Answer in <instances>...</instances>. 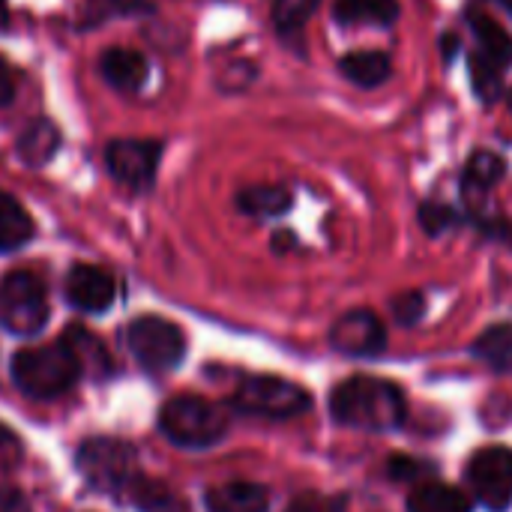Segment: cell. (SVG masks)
<instances>
[{"label":"cell","mask_w":512,"mask_h":512,"mask_svg":"<svg viewBox=\"0 0 512 512\" xmlns=\"http://www.w3.org/2000/svg\"><path fill=\"white\" fill-rule=\"evenodd\" d=\"M330 411L339 423L363 432H393L405 420V396L381 378H351L336 387Z\"/></svg>","instance_id":"1"},{"label":"cell","mask_w":512,"mask_h":512,"mask_svg":"<svg viewBox=\"0 0 512 512\" xmlns=\"http://www.w3.org/2000/svg\"><path fill=\"white\" fill-rule=\"evenodd\" d=\"M81 375L78 357L60 342L45 348H24L12 357V381L33 399H57Z\"/></svg>","instance_id":"2"},{"label":"cell","mask_w":512,"mask_h":512,"mask_svg":"<svg viewBox=\"0 0 512 512\" xmlns=\"http://www.w3.org/2000/svg\"><path fill=\"white\" fill-rule=\"evenodd\" d=\"M159 426L177 447H210L228 432L225 414L198 396H177L165 402L159 411Z\"/></svg>","instance_id":"3"},{"label":"cell","mask_w":512,"mask_h":512,"mask_svg":"<svg viewBox=\"0 0 512 512\" xmlns=\"http://www.w3.org/2000/svg\"><path fill=\"white\" fill-rule=\"evenodd\" d=\"M48 321V291L39 276L15 270L0 282V324L15 336H36Z\"/></svg>","instance_id":"4"},{"label":"cell","mask_w":512,"mask_h":512,"mask_svg":"<svg viewBox=\"0 0 512 512\" xmlns=\"http://www.w3.org/2000/svg\"><path fill=\"white\" fill-rule=\"evenodd\" d=\"M126 342H129V351L135 354V360L150 372H168V369L180 366L186 357L183 330L159 315L135 318L126 330Z\"/></svg>","instance_id":"5"},{"label":"cell","mask_w":512,"mask_h":512,"mask_svg":"<svg viewBox=\"0 0 512 512\" xmlns=\"http://www.w3.org/2000/svg\"><path fill=\"white\" fill-rule=\"evenodd\" d=\"M234 405L243 414H258V417H270V420H288L303 414L312 399L303 387L282 381V378H270V375H255L246 378L237 393H234Z\"/></svg>","instance_id":"6"},{"label":"cell","mask_w":512,"mask_h":512,"mask_svg":"<svg viewBox=\"0 0 512 512\" xmlns=\"http://www.w3.org/2000/svg\"><path fill=\"white\" fill-rule=\"evenodd\" d=\"M78 471L99 492H126V486L138 477L132 447L111 438L87 441L78 450Z\"/></svg>","instance_id":"7"},{"label":"cell","mask_w":512,"mask_h":512,"mask_svg":"<svg viewBox=\"0 0 512 512\" xmlns=\"http://www.w3.org/2000/svg\"><path fill=\"white\" fill-rule=\"evenodd\" d=\"M468 483L477 501L492 512H504L512 504V453L504 447L480 450L468 465Z\"/></svg>","instance_id":"8"},{"label":"cell","mask_w":512,"mask_h":512,"mask_svg":"<svg viewBox=\"0 0 512 512\" xmlns=\"http://www.w3.org/2000/svg\"><path fill=\"white\" fill-rule=\"evenodd\" d=\"M159 156H162V147L156 141H135V138L111 141L105 150L111 177H117L120 183H126L132 189H144L153 183Z\"/></svg>","instance_id":"9"},{"label":"cell","mask_w":512,"mask_h":512,"mask_svg":"<svg viewBox=\"0 0 512 512\" xmlns=\"http://www.w3.org/2000/svg\"><path fill=\"white\" fill-rule=\"evenodd\" d=\"M330 342L336 345V351L351 354V357H372L384 348L387 333L384 324L378 321V315L366 312V309H354L348 315H342L333 330H330Z\"/></svg>","instance_id":"10"},{"label":"cell","mask_w":512,"mask_h":512,"mask_svg":"<svg viewBox=\"0 0 512 512\" xmlns=\"http://www.w3.org/2000/svg\"><path fill=\"white\" fill-rule=\"evenodd\" d=\"M66 300L87 315H99L114 303V279L90 264H75L66 276Z\"/></svg>","instance_id":"11"},{"label":"cell","mask_w":512,"mask_h":512,"mask_svg":"<svg viewBox=\"0 0 512 512\" xmlns=\"http://www.w3.org/2000/svg\"><path fill=\"white\" fill-rule=\"evenodd\" d=\"M204 504L210 512H267L270 495L264 486L255 483H225L210 489Z\"/></svg>","instance_id":"12"},{"label":"cell","mask_w":512,"mask_h":512,"mask_svg":"<svg viewBox=\"0 0 512 512\" xmlns=\"http://www.w3.org/2000/svg\"><path fill=\"white\" fill-rule=\"evenodd\" d=\"M99 69L117 90H138L147 81V60L132 48H111L102 54Z\"/></svg>","instance_id":"13"},{"label":"cell","mask_w":512,"mask_h":512,"mask_svg":"<svg viewBox=\"0 0 512 512\" xmlns=\"http://www.w3.org/2000/svg\"><path fill=\"white\" fill-rule=\"evenodd\" d=\"M126 501L141 512H189L186 501L165 483L150 480V477H135L126 486Z\"/></svg>","instance_id":"14"},{"label":"cell","mask_w":512,"mask_h":512,"mask_svg":"<svg viewBox=\"0 0 512 512\" xmlns=\"http://www.w3.org/2000/svg\"><path fill=\"white\" fill-rule=\"evenodd\" d=\"M408 512H471V501L447 483H420L408 495Z\"/></svg>","instance_id":"15"},{"label":"cell","mask_w":512,"mask_h":512,"mask_svg":"<svg viewBox=\"0 0 512 512\" xmlns=\"http://www.w3.org/2000/svg\"><path fill=\"white\" fill-rule=\"evenodd\" d=\"M333 12H336L339 24L387 27L399 18V0H339Z\"/></svg>","instance_id":"16"},{"label":"cell","mask_w":512,"mask_h":512,"mask_svg":"<svg viewBox=\"0 0 512 512\" xmlns=\"http://www.w3.org/2000/svg\"><path fill=\"white\" fill-rule=\"evenodd\" d=\"M33 237L30 213L6 192H0V252L21 249Z\"/></svg>","instance_id":"17"},{"label":"cell","mask_w":512,"mask_h":512,"mask_svg":"<svg viewBox=\"0 0 512 512\" xmlns=\"http://www.w3.org/2000/svg\"><path fill=\"white\" fill-rule=\"evenodd\" d=\"M471 27H474V36L480 42V54H486L489 60H495L498 66H507L512 63V36L486 12H471Z\"/></svg>","instance_id":"18"},{"label":"cell","mask_w":512,"mask_h":512,"mask_svg":"<svg viewBox=\"0 0 512 512\" xmlns=\"http://www.w3.org/2000/svg\"><path fill=\"white\" fill-rule=\"evenodd\" d=\"M57 144H60V132L51 120H36L21 138H18V156L27 162V165H45L54 153H57Z\"/></svg>","instance_id":"19"},{"label":"cell","mask_w":512,"mask_h":512,"mask_svg":"<svg viewBox=\"0 0 512 512\" xmlns=\"http://www.w3.org/2000/svg\"><path fill=\"white\" fill-rule=\"evenodd\" d=\"M507 174V165L501 156L495 153H474L465 165V177H462V189L465 195H486L495 183H501V177Z\"/></svg>","instance_id":"20"},{"label":"cell","mask_w":512,"mask_h":512,"mask_svg":"<svg viewBox=\"0 0 512 512\" xmlns=\"http://www.w3.org/2000/svg\"><path fill=\"white\" fill-rule=\"evenodd\" d=\"M342 72L360 87H378L390 78V60L381 51H354L342 60Z\"/></svg>","instance_id":"21"},{"label":"cell","mask_w":512,"mask_h":512,"mask_svg":"<svg viewBox=\"0 0 512 512\" xmlns=\"http://www.w3.org/2000/svg\"><path fill=\"white\" fill-rule=\"evenodd\" d=\"M474 354L489 363L495 372H512V324H498L489 327L477 342Z\"/></svg>","instance_id":"22"},{"label":"cell","mask_w":512,"mask_h":512,"mask_svg":"<svg viewBox=\"0 0 512 512\" xmlns=\"http://www.w3.org/2000/svg\"><path fill=\"white\" fill-rule=\"evenodd\" d=\"M237 204L249 216H282L291 207V192L282 186H249L237 195Z\"/></svg>","instance_id":"23"},{"label":"cell","mask_w":512,"mask_h":512,"mask_svg":"<svg viewBox=\"0 0 512 512\" xmlns=\"http://www.w3.org/2000/svg\"><path fill=\"white\" fill-rule=\"evenodd\" d=\"M471 84L483 102H495L504 93V66H498L486 54H474L471 57Z\"/></svg>","instance_id":"24"},{"label":"cell","mask_w":512,"mask_h":512,"mask_svg":"<svg viewBox=\"0 0 512 512\" xmlns=\"http://www.w3.org/2000/svg\"><path fill=\"white\" fill-rule=\"evenodd\" d=\"M63 345L78 357V363H81V369L93 360V369H102V372H108V354H105V348H102V342L99 339H93V336H87L84 330H69L66 333V339H63Z\"/></svg>","instance_id":"25"},{"label":"cell","mask_w":512,"mask_h":512,"mask_svg":"<svg viewBox=\"0 0 512 512\" xmlns=\"http://www.w3.org/2000/svg\"><path fill=\"white\" fill-rule=\"evenodd\" d=\"M318 3L321 0H276L273 21H276V27L282 33H294V30H300L309 21V15L318 9Z\"/></svg>","instance_id":"26"},{"label":"cell","mask_w":512,"mask_h":512,"mask_svg":"<svg viewBox=\"0 0 512 512\" xmlns=\"http://www.w3.org/2000/svg\"><path fill=\"white\" fill-rule=\"evenodd\" d=\"M420 222L429 234H441L456 225V213L444 204H423L420 207Z\"/></svg>","instance_id":"27"},{"label":"cell","mask_w":512,"mask_h":512,"mask_svg":"<svg viewBox=\"0 0 512 512\" xmlns=\"http://www.w3.org/2000/svg\"><path fill=\"white\" fill-rule=\"evenodd\" d=\"M21 456H24V447H21L18 435L0 423V471H12L21 462Z\"/></svg>","instance_id":"28"},{"label":"cell","mask_w":512,"mask_h":512,"mask_svg":"<svg viewBox=\"0 0 512 512\" xmlns=\"http://www.w3.org/2000/svg\"><path fill=\"white\" fill-rule=\"evenodd\" d=\"M285 512H339V504L324 495L309 492V495H300L297 501H291Z\"/></svg>","instance_id":"29"},{"label":"cell","mask_w":512,"mask_h":512,"mask_svg":"<svg viewBox=\"0 0 512 512\" xmlns=\"http://www.w3.org/2000/svg\"><path fill=\"white\" fill-rule=\"evenodd\" d=\"M393 315L402 321V324H414L420 315H423V297L420 294H405L393 303Z\"/></svg>","instance_id":"30"},{"label":"cell","mask_w":512,"mask_h":512,"mask_svg":"<svg viewBox=\"0 0 512 512\" xmlns=\"http://www.w3.org/2000/svg\"><path fill=\"white\" fill-rule=\"evenodd\" d=\"M0 512H30V507H27V501L15 489L0 486Z\"/></svg>","instance_id":"31"},{"label":"cell","mask_w":512,"mask_h":512,"mask_svg":"<svg viewBox=\"0 0 512 512\" xmlns=\"http://www.w3.org/2000/svg\"><path fill=\"white\" fill-rule=\"evenodd\" d=\"M12 93H15V81H12V72H9V63L0 57V105L12 102Z\"/></svg>","instance_id":"32"},{"label":"cell","mask_w":512,"mask_h":512,"mask_svg":"<svg viewBox=\"0 0 512 512\" xmlns=\"http://www.w3.org/2000/svg\"><path fill=\"white\" fill-rule=\"evenodd\" d=\"M444 51H447V60H450L453 51H456V36H444Z\"/></svg>","instance_id":"33"},{"label":"cell","mask_w":512,"mask_h":512,"mask_svg":"<svg viewBox=\"0 0 512 512\" xmlns=\"http://www.w3.org/2000/svg\"><path fill=\"white\" fill-rule=\"evenodd\" d=\"M3 6H6V0H0V18H3Z\"/></svg>","instance_id":"34"},{"label":"cell","mask_w":512,"mask_h":512,"mask_svg":"<svg viewBox=\"0 0 512 512\" xmlns=\"http://www.w3.org/2000/svg\"><path fill=\"white\" fill-rule=\"evenodd\" d=\"M504 6H507V9H510V12H512V0H504Z\"/></svg>","instance_id":"35"},{"label":"cell","mask_w":512,"mask_h":512,"mask_svg":"<svg viewBox=\"0 0 512 512\" xmlns=\"http://www.w3.org/2000/svg\"><path fill=\"white\" fill-rule=\"evenodd\" d=\"M510 240H512V231H510Z\"/></svg>","instance_id":"36"}]
</instances>
